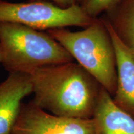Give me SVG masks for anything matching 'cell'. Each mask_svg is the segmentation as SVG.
I'll list each match as a JSON object with an SVG mask.
<instances>
[{"instance_id":"3","label":"cell","mask_w":134,"mask_h":134,"mask_svg":"<svg viewBox=\"0 0 134 134\" xmlns=\"http://www.w3.org/2000/svg\"><path fill=\"white\" fill-rule=\"evenodd\" d=\"M2 64L9 73L73 62V58L48 34L24 25L0 23Z\"/></svg>"},{"instance_id":"11","label":"cell","mask_w":134,"mask_h":134,"mask_svg":"<svg viewBox=\"0 0 134 134\" xmlns=\"http://www.w3.org/2000/svg\"><path fill=\"white\" fill-rule=\"evenodd\" d=\"M46 1L53 2L55 4L57 5L60 8H68L74 5L78 4V0H29V1Z\"/></svg>"},{"instance_id":"2","label":"cell","mask_w":134,"mask_h":134,"mask_svg":"<svg viewBox=\"0 0 134 134\" xmlns=\"http://www.w3.org/2000/svg\"><path fill=\"white\" fill-rule=\"evenodd\" d=\"M100 85L114 96L117 88L116 55L113 41L101 18L73 32L65 28L47 31Z\"/></svg>"},{"instance_id":"4","label":"cell","mask_w":134,"mask_h":134,"mask_svg":"<svg viewBox=\"0 0 134 134\" xmlns=\"http://www.w3.org/2000/svg\"><path fill=\"white\" fill-rule=\"evenodd\" d=\"M96 18L86 14L78 4L60 8L49 1L12 3L0 0V23H16L38 30L90 26Z\"/></svg>"},{"instance_id":"10","label":"cell","mask_w":134,"mask_h":134,"mask_svg":"<svg viewBox=\"0 0 134 134\" xmlns=\"http://www.w3.org/2000/svg\"><path fill=\"white\" fill-rule=\"evenodd\" d=\"M122 0H78V4L86 14L93 18H98L102 13L113 11Z\"/></svg>"},{"instance_id":"8","label":"cell","mask_w":134,"mask_h":134,"mask_svg":"<svg viewBox=\"0 0 134 134\" xmlns=\"http://www.w3.org/2000/svg\"><path fill=\"white\" fill-rule=\"evenodd\" d=\"M93 118L98 134H134V117L117 106L102 86Z\"/></svg>"},{"instance_id":"7","label":"cell","mask_w":134,"mask_h":134,"mask_svg":"<svg viewBox=\"0 0 134 134\" xmlns=\"http://www.w3.org/2000/svg\"><path fill=\"white\" fill-rule=\"evenodd\" d=\"M32 93L29 75L9 73L0 83V134H12L23 100Z\"/></svg>"},{"instance_id":"9","label":"cell","mask_w":134,"mask_h":134,"mask_svg":"<svg viewBox=\"0 0 134 134\" xmlns=\"http://www.w3.org/2000/svg\"><path fill=\"white\" fill-rule=\"evenodd\" d=\"M105 16L120 41L134 52V0H122Z\"/></svg>"},{"instance_id":"5","label":"cell","mask_w":134,"mask_h":134,"mask_svg":"<svg viewBox=\"0 0 134 134\" xmlns=\"http://www.w3.org/2000/svg\"><path fill=\"white\" fill-rule=\"evenodd\" d=\"M12 134H98L93 118L53 115L32 102L23 103Z\"/></svg>"},{"instance_id":"12","label":"cell","mask_w":134,"mask_h":134,"mask_svg":"<svg viewBox=\"0 0 134 134\" xmlns=\"http://www.w3.org/2000/svg\"><path fill=\"white\" fill-rule=\"evenodd\" d=\"M3 60V50L1 48V45H0V63H2Z\"/></svg>"},{"instance_id":"6","label":"cell","mask_w":134,"mask_h":134,"mask_svg":"<svg viewBox=\"0 0 134 134\" xmlns=\"http://www.w3.org/2000/svg\"><path fill=\"white\" fill-rule=\"evenodd\" d=\"M100 18L110 34L116 55L117 88L113 100L134 117V52L120 41L106 17Z\"/></svg>"},{"instance_id":"1","label":"cell","mask_w":134,"mask_h":134,"mask_svg":"<svg viewBox=\"0 0 134 134\" xmlns=\"http://www.w3.org/2000/svg\"><path fill=\"white\" fill-rule=\"evenodd\" d=\"M34 94L32 102L53 115L93 118L101 86L78 63L73 62L30 68Z\"/></svg>"}]
</instances>
